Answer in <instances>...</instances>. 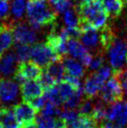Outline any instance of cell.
<instances>
[{"instance_id": "1", "label": "cell", "mask_w": 127, "mask_h": 128, "mask_svg": "<svg viewBox=\"0 0 127 128\" xmlns=\"http://www.w3.org/2000/svg\"><path fill=\"white\" fill-rule=\"evenodd\" d=\"M80 25H90L95 29H102L108 22L110 15L105 7V0H84L76 7Z\"/></svg>"}, {"instance_id": "2", "label": "cell", "mask_w": 127, "mask_h": 128, "mask_svg": "<svg viewBox=\"0 0 127 128\" xmlns=\"http://www.w3.org/2000/svg\"><path fill=\"white\" fill-rule=\"evenodd\" d=\"M26 18L30 24L40 30L42 27L56 22L57 10L52 7L49 0H29Z\"/></svg>"}, {"instance_id": "3", "label": "cell", "mask_w": 127, "mask_h": 128, "mask_svg": "<svg viewBox=\"0 0 127 128\" xmlns=\"http://www.w3.org/2000/svg\"><path fill=\"white\" fill-rule=\"evenodd\" d=\"M12 31L16 44L32 45L38 39V29L35 28L29 22H12Z\"/></svg>"}, {"instance_id": "4", "label": "cell", "mask_w": 127, "mask_h": 128, "mask_svg": "<svg viewBox=\"0 0 127 128\" xmlns=\"http://www.w3.org/2000/svg\"><path fill=\"white\" fill-rule=\"evenodd\" d=\"M99 98L106 104H113L122 100L124 91L122 88L120 80L115 75L111 76L106 80L98 94Z\"/></svg>"}, {"instance_id": "5", "label": "cell", "mask_w": 127, "mask_h": 128, "mask_svg": "<svg viewBox=\"0 0 127 128\" xmlns=\"http://www.w3.org/2000/svg\"><path fill=\"white\" fill-rule=\"evenodd\" d=\"M106 52L108 55L110 64L112 68L113 74H117L122 71L126 61L127 49L125 43L122 40L117 38L110 45Z\"/></svg>"}, {"instance_id": "6", "label": "cell", "mask_w": 127, "mask_h": 128, "mask_svg": "<svg viewBox=\"0 0 127 128\" xmlns=\"http://www.w3.org/2000/svg\"><path fill=\"white\" fill-rule=\"evenodd\" d=\"M42 73V68L39 64L35 63L33 60H28L18 64L13 77L17 82L22 83L26 80H39Z\"/></svg>"}, {"instance_id": "7", "label": "cell", "mask_w": 127, "mask_h": 128, "mask_svg": "<svg viewBox=\"0 0 127 128\" xmlns=\"http://www.w3.org/2000/svg\"><path fill=\"white\" fill-rule=\"evenodd\" d=\"M106 121L111 122L116 128H127V102L118 101L110 104L106 110Z\"/></svg>"}, {"instance_id": "8", "label": "cell", "mask_w": 127, "mask_h": 128, "mask_svg": "<svg viewBox=\"0 0 127 128\" xmlns=\"http://www.w3.org/2000/svg\"><path fill=\"white\" fill-rule=\"evenodd\" d=\"M81 28L80 40L84 46L94 52V54H105L101 47L100 42V32L98 29H95L90 25H80Z\"/></svg>"}, {"instance_id": "9", "label": "cell", "mask_w": 127, "mask_h": 128, "mask_svg": "<svg viewBox=\"0 0 127 128\" xmlns=\"http://www.w3.org/2000/svg\"><path fill=\"white\" fill-rule=\"evenodd\" d=\"M59 58L52 49L47 43H38L32 46L31 60L39 64L41 68H46L55 59Z\"/></svg>"}, {"instance_id": "10", "label": "cell", "mask_w": 127, "mask_h": 128, "mask_svg": "<svg viewBox=\"0 0 127 128\" xmlns=\"http://www.w3.org/2000/svg\"><path fill=\"white\" fill-rule=\"evenodd\" d=\"M11 108L14 111L18 121L20 122L22 127L36 124L38 111L30 103L24 101L22 103L13 105Z\"/></svg>"}, {"instance_id": "11", "label": "cell", "mask_w": 127, "mask_h": 128, "mask_svg": "<svg viewBox=\"0 0 127 128\" xmlns=\"http://www.w3.org/2000/svg\"><path fill=\"white\" fill-rule=\"evenodd\" d=\"M67 50L68 54H70L75 59H78L85 68H89L94 57L92 54L87 50V48L78 41V39L69 38L67 41Z\"/></svg>"}, {"instance_id": "12", "label": "cell", "mask_w": 127, "mask_h": 128, "mask_svg": "<svg viewBox=\"0 0 127 128\" xmlns=\"http://www.w3.org/2000/svg\"><path fill=\"white\" fill-rule=\"evenodd\" d=\"M19 96V85L16 80L0 78V98L5 104L13 103Z\"/></svg>"}, {"instance_id": "13", "label": "cell", "mask_w": 127, "mask_h": 128, "mask_svg": "<svg viewBox=\"0 0 127 128\" xmlns=\"http://www.w3.org/2000/svg\"><path fill=\"white\" fill-rule=\"evenodd\" d=\"M44 92L39 80H31L21 83V96L24 102H30L31 100L43 96Z\"/></svg>"}, {"instance_id": "14", "label": "cell", "mask_w": 127, "mask_h": 128, "mask_svg": "<svg viewBox=\"0 0 127 128\" xmlns=\"http://www.w3.org/2000/svg\"><path fill=\"white\" fill-rule=\"evenodd\" d=\"M14 43V36L12 31V22L6 19L0 25V58Z\"/></svg>"}, {"instance_id": "15", "label": "cell", "mask_w": 127, "mask_h": 128, "mask_svg": "<svg viewBox=\"0 0 127 128\" xmlns=\"http://www.w3.org/2000/svg\"><path fill=\"white\" fill-rule=\"evenodd\" d=\"M105 82H103L95 71H92L85 78L83 84V91L84 94L88 98H94L98 96L100 90L104 85Z\"/></svg>"}, {"instance_id": "16", "label": "cell", "mask_w": 127, "mask_h": 128, "mask_svg": "<svg viewBox=\"0 0 127 128\" xmlns=\"http://www.w3.org/2000/svg\"><path fill=\"white\" fill-rule=\"evenodd\" d=\"M17 66L18 59L13 52H8L0 58V75L2 77L14 75Z\"/></svg>"}, {"instance_id": "17", "label": "cell", "mask_w": 127, "mask_h": 128, "mask_svg": "<svg viewBox=\"0 0 127 128\" xmlns=\"http://www.w3.org/2000/svg\"><path fill=\"white\" fill-rule=\"evenodd\" d=\"M63 63L66 75H70L80 78L85 75L86 68L73 57L66 56L64 58H63Z\"/></svg>"}, {"instance_id": "18", "label": "cell", "mask_w": 127, "mask_h": 128, "mask_svg": "<svg viewBox=\"0 0 127 128\" xmlns=\"http://www.w3.org/2000/svg\"><path fill=\"white\" fill-rule=\"evenodd\" d=\"M0 124L5 128H22L12 108L2 107L0 108Z\"/></svg>"}, {"instance_id": "19", "label": "cell", "mask_w": 127, "mask_h": 128, "mask_svg": "<svg viewBox=\"0 0 127 128\" xmlns=\"http://www.w3.org/2000/svg\"><path fill=\"white\" fill-rule=\"evenodd\" d=\"M44 71L47 72L50 77H52L56 80L57 83L62 82L66 76V70H64V66L63 59L57 58L54 61H52L44 68Z\"/></svg>"}, {"instance_id": "20", "label": "cell", "mask_w": 127, "mask_h": 128, "mask_svg": "<svg viewBox=\"0 0 127 128\" xmlns=\"http://www.w3.org/2000/svg\"><path fill=\"white\" fill-rule=\"evenodd\" d=\"M29 3V0H11L10 11V16L12 22H19L24 18L26 10H27V5Z\"/></svg>"}, {"instance_id": "21", "label": "cell", "mask_w": 127, "mask_h": 128, "mask_svg": "<svg viewBox=\"0 0 127 128\" xmlns=\"http://www.w3.org/2000/svg\"><path fill=\"white\" fill-rule=\"evenodd\" d=\"M36 124L38 128H66L64 122L61 117H44L39 114Z\"/></svg>"}, {"instance_id": "22", "label": "cell", "mask_w": 127, "mask_h": 128, "mask_svg": "<svg viewBox=\"0 0 127 128\" xmlns=\"http://www.w3.org/2000/svg\"><path fill=\"white\" fill-rule=\"evenodd\" d=\"M56 88L58 90V92L60 94V97L63 101V103L67 101L70 97H72L75 94V92L80 89V88H76L74 85L71 84L70 82H66L64 80H63L59 83H57Z\"/></svg>"}, {"instance_id": "23", "label": "cell", "mask_w": 127, "mask_h": 128, "mask_svg": "<svg viewBox=\"0 0 127 128\" xmlns=\"http://www.w3.org/2000/svg\"><path fill=\"white\" fill-rule=\"evenodd\" d=\"M125 6L124 0H105V7L110 17L117 18L122 13Z\"/></svg>"}, {"instance_id": "24", "label": "cell", "mask_w": 127, "mask_h": 128, "mask_svg": "<svg viewBox=\"0 0 127 128\" xmlns=\"http://www.w3.org/2000/svg\"><path fill=\"white\" fill-rule=\"evenodd\" d=\"M83 96H84V91H83V87H81L75 92V94L69 99L66 101L64 104V110H75L76 108H78L80 104L83 99Z\"/></svg>"}, {"instance_id": "25", "label": "cell", "mask_w": 127, "mask_h": 128, "mask_svg": "<svg viewBox=\"0 0 127 128\" xmlns=\"http://www.w3.org/2000/svg\"><path fill=\"white\" fill-rule=\"evenodd\" d=\"M31 45H25V44H17L15 54L18 59V62H24L31 59Z\"/></svg>"}, {"instance_id": "26", "label": "cell", "mask_w": 127, "mask_h": 128, "mask_svg": "<svg viewBox=\"0 0 127 128\" xmlns=\"http://www.w3.org/2000/svg\"><path fill=\"white\" fill-rule=\"evenodd\" d=\"M61 113L62 111L59 108V106L50 102H47L46 105L39 111V115L44 117H60Z\"/></svg>"}, {"instance_id": "27", "label": "cell", "mask_w": 127, "mask_h": 128, "mask_svg": "<svg viewBox=\"0 0 127 128\" xmlns=\"http://www.w3.org/2000/svg\"><path fill=\"white\" fill-rule=\"evenodd\" d=\"M64 22L66 24L67 28H77L80 26V20L78 14H76V11L73 8H70L64 12Z\"/></svg>"}, {"instance_id": "28", "label": "cell", "mask_w": 127, "mask_h": 128, "mask_svg": "<svg viewBox=\"0 0 127 128\" xmlns=\"http://www.w3.org/2000/svg\"><path fill=\"white\" fill-rule=\"evenodd\" d=\"M74 128H98V124L90 116H84L80 114Z\"/></svg>"}, {"instance_id": "29", "label": "cell", "mask_w": 127, "mask_h": 128, "mask_svg": "<svg viewBox=\"0 0 127 128\" xmlns=\"http://www.w3.org/2000/svg\"><path fill=\"white\" fill-rule=\"evenodd\" d=\"M44 96L46 97L47 102H50V103H52L56 106H60L61 104L63 103V101L61 99L60 94L58 92V90H57L56 86L53 87L52 89L48 90V91H45L44 92Z\"/></svg>"}, {"instance_id": "30", "label": "cell", "mask_w": 127, "mask_h": 128, "mask_svg": "<svg viewBox=\"0 0 127 128\" xmlns=\"http://www.w3.org/2000/svg\"><path fill=\"white\" fill-rule=\"evenodd\" d=\"M39 82L41 83V85H42L44 91H48V90L52 89L53 87H55L57 84L56 80H55L52 77H50V76L45 71H43L41 77L39 78Z\"/></svg>"}, {"instance_id": "31", "label": "cell", "mask_w": 127, "mask_h": 128, "mask_svg": "<svg viewBox=\"0 0 127 128\" xmlns=\"http://www.w3.org/2000/svg\"><path fill=\"white\" fill-rule=\"evenodd\" d=\"M105 64V57L103 54H95V56L92 58V63L90 64V70L92 71H96L99 68H101Z\"/></svg>"}, {"instance_id": "32", "label": "cell", "mask_w": 127, "mask_h": 128, "mask_svg": "<svg viewBox=\"0 0 127 128\" xmlns=\"http://www.w3.org/2000/svg\"><path fill=\"white\" fill-rule=\"evenodd\" d=\"M96 73L97 75L99 76V78L102 80L104 82H106L108 78L111 77V75L113 73V70L110 66H103L101 68H99L98 70H96Z\"/></svg>"}, {"instance_id": "33", "label": "cell", "mask_w": 127, "mask_h": 128, "mask_svg": "<svg viewBox=\"0 0 127 128\" xmlns=\"http://www.w3.org/2000/svg\"><path fill=\"white\" fill-rule=\"evenodd\" d=\"M55 6V10L57 12H61V13H64L66 10L72 8L73 3L71 0H60Z\"/></svg>"}, {"instance_id": "34", "label": "cell", "mask_w": 127, "mask_h": 128, "mask_svg": "<svg viewBox=\"0 0 127 128\" xmlns=\"http://www.w3.org/2000/svg\"><path fill=\"white\" fill-rule=\"evenodd\" d=\"M113 75H115L118 78V80H120L122 91H124V94L127 97V69H122L120 72Z\"/></svg>"}, {"instance_id": "35", "label": "cell", "mask_w": 127, "mask_h": 128, "mask_svg": "<svg viewBox=\"0 0 127 128\" xmlns=\"http://www.w3.org/2000/svg\"><path fill=\"white\" fill-rule=\"evenodd\" d=\"M8 11H10V4L8 0H0V18H8Z\"/></svg>"}, {"instance_id": "36", "label": "cell", "mask_w": 127, "mask_h": 128, "mask_svg": "<svg viewBox=\"0 0 127 128\" xmlns=\"http://www.w3.org/2000/svg\"><path fill=\"white\" fill-rule=\"evenodd\" d=\"M72 1H73V2H75V4H76V7H77V6H78L80 3H82L84 0H72Z\"/></svg>"}, {"instance_id": "37", "label": "cell", "mask_w": 127, "mask_h": 128, "mask_svg": "<svg viewBox=\"0 0 127 128\" xmlns=\"http://www.w3.org/2000/svg\"><path fill=\"white\" fill-rule=\"evenodd\" d=\"M22 128H38V127H36V124H33L27 125V126H24V127H22Z\"/></svg>"}, {"instance_id": "38", "label": "cell", "mask_w": 127, "mask_h": 128, "mask_svg": "<svg viewBox=\"0 0 127 128\" xmlns=\"http://www.w3.org/2000/svg\"><path fill=\"white\" fill-rule=\"evenodd\" d=\"M50 2V3L52 4V5H56L57 3H58V2H59V1H60V0H49Z\"/></svg>"}, {"instance_id": "39", "label": "cell", "mask_w": 127, "mask_h": 128, "mask_svg": "<svg viewBox=\"0 0 127 128\" xmlns=\"http://www.w3.org/2000/svg\"><path fill=\"white\" fill-rule=\"evenodd\" d=\"M0 128H5V127H4L3 125H2V124H0Z\"/></svg>"}, {"instance_id": "40", "label": "cell", "mask_w": 127, "mask_h": 128, "mask_svg": "<svg viewBox=\"0 0 127 128\" xmlns=\"http://www.w3.org/2000/svg\"><path fill=\"white\" fill-rule=\"evenodd\" d=\"M125 45H126V49H127V40H126V42H125Z\"/></svg>"}, {"instance_id": "41", "label": "cell", "mask_w": 127, "mask_h": 128, "mask_svg": "<svg viewBox=\"0 0 127 128\" xmlns=\"http://www.w3.org/2000/svg\"><path fill=\"white\" fill-rule=\"evenodd\" d=\"M125 1V4H127V0H124Z\"/></svg>"}, {"instance_id": "42", "label": "cell", "mask_w": 127, "mask_h": 128, "mask_svg": "<svg viewBox=\"0 0 127 128\" xmlns=\"http://www.w3.org/2000/svg\"><path fill=\"white\" fill-rule=\"evenodd\" d=\"M126 63H127V54H126Z\"/></svg>"}, {"instance_id": "43", "label": "cell", "mask_w": 127, "mask_h": 128, "mask_svg": "<svg viewBox=\"0 0 127 128\" xmlns=\"http://www.w3.org/2000/svg\"><path fill=\"white\" fill-rule=\"evenodd\" d=\"M0 101H1V98H0Z\"/></svg>"}, {"instance_id": "44", "label": "cell", "mask_w": 127, "mask_h": 128, "mask_svg": "<svg viewBox=\"0 0 127 128\" xmlns=\"http://www.w3.org/2000/svg\"><path fill=\"white\" fill-rule=\"evenodd\" d=\"M0 25H1V24H0Z\"/></svg>"}, {"instance_id": "45", "label": "cell", "mask_w": 127, "mask_h": 128, "mask_svg": "<svg viewBox=\"0 0 127 128\" xmlns=\"http://www.w3.org/2000/svg\"><path fill=\"white\" fill-rule=\"evenodd\" d=\"M98 128H99V127H98Z\"/></svg>"}]
</instances>
